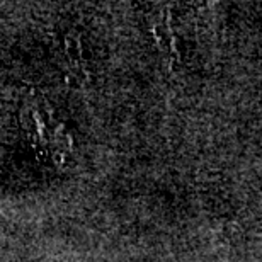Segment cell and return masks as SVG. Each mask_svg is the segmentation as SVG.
Masks as SVG:
<instances>
[{
  "label": "cell",
  "instance_id": "cell-1",
  "mask_svg": "<svg viewBox=\"0 0 262 262\" xmlns=\"http://www.w3.org/2000/svg\"><path fill=\"white\" fill-rule=\"evenodd\" d=\"M65 46H67V56H68L70 68L78 73V77H87L85 61H83V56H82L80 38H78L75 33H72V36H67Z\"/></svg>",
  "mask_w": 262,
  "mask_h": 262
}]
</instances>
